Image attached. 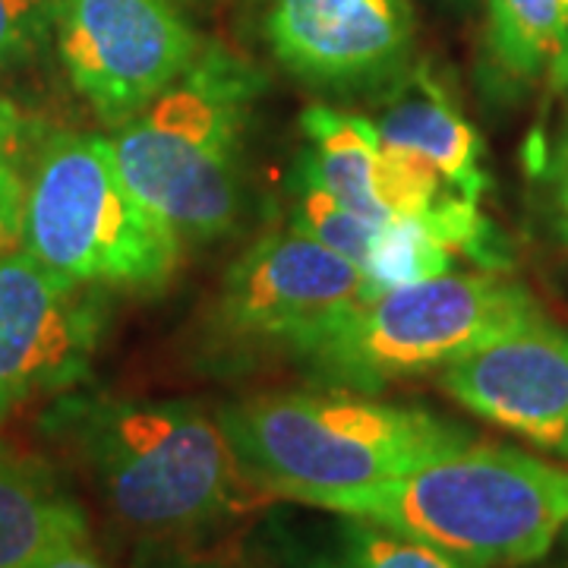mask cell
<instances>
[{
	"instance_id": "obj_15",
	"label": "cell",
	"mask_w": 568,
	"mask_h": 568,
	"mask_svg": "<svg viewBox=\"0 0 568 568\" xmlns=\"http://www.w3.org/2000/svg\"><path fill=\"white\" fill-rule=\"evenodd\" d=\"M487 48L508 80L568 77V17L562 0H487Z\"/></svg>"
},
{
	"instance_id": "obj_2",
	"label": "cell",
	"mask_w": 568,
	"mask_h": 568,
	"mask_svg": "<svg viewBox=\"0 0 568 568\" xmlns=\"http://www.w3.org/2000/svg\"><path fill=\"white\" fill-rule=\"evenodd\" d=\"M304 506L402 530L477 568H521L547 559L568 530V462L474 439L410 474Z\"/></svg>"
},
{
	"instance_id": "obj_5",
	"label": "cell",
	"mask_w": 568,
	"mask_h": 568,
	"mask_svg": "<svg viewBox=\"0 0 568 568\" xmlns=\"http://www.w3.org/2000/svg\"><path fill=\"white\" fill-rule=\"evenodd\" d=\"M20 246L67 282L159 291L186 244L126 186L108 136L54 130L32 159Z\"/></svg>"
},
{
	"instance_id": "obj_17",
	"label": "cell",
	"mask_w": 568,
	"mask_h": 568,
	"mask_svg": "<svg viewBox=\"0 0 568 568\" xmlns=\"http://www.w3.org/2000/svg\"><path fill=\"white\" fill-rule=\"evenodd\" d=\"M287 200H291V224L306 231L313 241H320L328 250H335L338 256H345L347 263H354L361 272L376 253L379 224L364 222L361 215H354L313 171V164L301 152V162L294 164L291 178H287Z\"/></svg>"
},
{
	"instance_id": "obj_22",
	"label": "cell",
	"mask_w": 568,
	"mask_h": 568,
	"mask_svg": "<svg viewBox=\"0 0 568 568\" xmlns=\"http://www.w3.org/2000/svg\"><path fill=\"white\" fill-rule=\"evenodd\" d=\"M39 568H111L108 562H102L92 547H89V540L85 544H70V547L58 549L51 559H44Z\"/></svg>"
},
{
	"instance_id": "obj_9",
	"label": "cell",
	"mask_w": 568,
	"mask_h": 568,
	"mask_svg": "<svg viewBox=\"0 0 568 568\" xmlns=\"http://www.w3.org/2000/svg\"><path fill=\"white\" fill-rule=\"evenodd\" d=\"M104 332V287L67 282L22 246H0V420L80 386Z\"/></svg>"
},
{
	"instance_id": "obj_12",
	"label": "cell",
	"mask_w": 568,
	"mask_h": 568,
	"mask_svg": "<svg viewBox=\"0 0 568 568\" xmlns=\"http://www.w3.org/2000/svg\"><path fill=\"white\" fill-rule=\"evenodd\" d=\"M301 126L310 142L304 155L313 171L354 215L386 227L417 209V178L405 162L388 155L376 121L313 104L304 111Z\"/></svg>"
},
{
	"instance_id": "obj_20",
	"label": "cell",
	"mask_w": 568,
	"mask_h": 568,
	"mask_svg": "<svg viewBox=\"0 0 568 568\" xmlns=\"http://www.w3.org/2000/svg\"><path fill=\"white\" fill-rule=\"evenodd\" d=\"M61 0H0V73L29 61L58 20Z\"/></svg>"
},
{
	"instance_id": "obj_23",
	"label": "cell",
	"mask_w": 568,
	"mask_h": 568,
	"mask_svg": "<svg viewBox=\"0 0 568 568\" xmlns=\"http://www.w3.org/2000/svg\"><path fill=\"white\" fill-rule=\"evenodd\" d=\"M552 568H568V530L562 534V540L556 544V562Z\"/></svg>"
},
{
	"instance_id": "obj_1",
	"label": "cell",
	"mask_w": 568,
	"mask_h": 568,
	"mask_svg": "<svg viewBox=\"0 0 568 568\" xmlns=\"http://www.w3.org/2000/svg\"><path fill=\"white\" fill-rule=\"evenodd\" d=\"M44 429L85 470L111 518L145 540L200 537L265 496L219 414L196 402L63 395Z\"/></svg>"
},
{
	"instance_id": "obj_13",
	"label": "cell",
	"mask_w": 568,
	"mask_h": 568,
	"mask_svg": "<svg viewBox=\"0 0 568 568\" xmlns=\"http://www.w3.org/2000/svg\"><path fill=\"white\" fill-rule=\"evenodd\" d=\"M383 145L395 155L436 171L470 203H480L489 190L480 133L467 123L452 92L426 67H417L388 95L376 118Z\"/></svg>"
},
{
	"instance_id": "obj_19",
	"label": "cell",
	"mask_w": 568,
	"mask_h": 568,
	"mask_svg": "<svg viewBox=\"0 0 568 568\" xmlns=\"http://www.w3.org/2000/svg\"><path fill=\"white\" fill-rule=\"evenodd\" d=\"M41 133L39 123L0 95V246H20L22 203Z\"/></svg>"
},
{
	"instance_id": "obj_8",
	"label": "cell",
	"mask_w": 568,
	"mask_h": 568,
	"mask_svg": "<svg viewBox=\"0 0 568 568\" xmlns=\"http://www.w3.org/2000/svg\"><path fill=\"white\" fill-rule=\"evenodd\" d=\"M369 294L345 256L287 224L246 246L212 306L215 338L231 347H284L338 320Z\"/></svg>"
},
{
	"instance_id": "obj_11",
	"label": "cell",
	"mask_w": 568,
	"mask_h": 568,
	"mask_svg": "<svg viewBox=\"0 0 568 568\" xmlns=\"http://www.w3.org/2000/svg\"><path fill=\"white\" fill-rule=\"evenodd\" d=\"M265 39L294 77L347 89L402 73L414 13L407 0H272Z\"/></svg>"
},
{
	"instance_id": "obj_25",
	"label": "cell",
	"mask_w": 568,
	"mask_h": 568,
	"mask_svg": "<svg viewBox=\"0 0 568 568\" xmlns=\"http://www.w3.org/2000/svg\"><path fill=\"white\" fill-rule=\"evenodd\" d=\"M566 89H568V77H566Z\"/></svg>"
},
{
	"instance_id": "obj_10",
	"label": "cell",
	"mask_w": 568,
	"mask_h": 568,
	"mask_svg": "<svg viewBox=\"0 0 568 568\" xmlns=\"http://www.w3.org/2000/svg\"><path fill=\"white\" fill-rule=\"evenodd\" d=\"M452 402L568 462V328L537 316L439 369Z\"/></svg>"
},
{
	"instance_id": "obj_21",
	"label": "cell",
	"mask_w": 568,
	"mask_h": 568,
	"mask_svg": "<svg viewBox=\"0 0 568 568\" xmlns=\"http://www.w3.org/2000/svg\"><path fill=\"white\" fill-rule=\"evenodd\" d=\"M547 203L556 234L568 244V121L556 145H552V152H549Z\"/></svg>"
},
{
	"instance_id": "obj_16",
	"label": "cell",
	"mask_w": 568,
	"mask_h": 568,
	"mask_svg": "<svg viewBox=\"0 0 568 568\" xmlns=\"http://www.w3.org/2000/svg\"><path fill=\"white\" fill-rule=\"evenodd\" d=\"M335 518L338 525L320 534V540L310 544L291 568H477L386 525L351 515Z\"/></svg>"
},
{
	"instance_id": "obj_24",
	"label": "cell",
	"mask_w": 568,
	"mask_h": 568,
	"mask_svg": "<svg viewBox=\"0 0 568 568\" xmlns=\"http://www.w3.org/2000/svg\"><path fill=\"white\" fill-rule=\"evenodd\" d=\"M562 7H566V17H568V0H562Z\"/></svg>"
},
{
	"instance_id": "obj_4",
	"label": "cell",
	"mask_w": 568,
	"mask_h": 568,
	"mask_svg": "<svg viewBox=\"0 0 568 568\" xmlns=\"http://www.w3.org/2000/svg\"><path fill=\"white\" fill-rule=\"evenodd\" d=\"M263 82L256 67L205 44L181 80L108 136L126 186L183 244H215L241 222V145Z\"/></svg>"
},
{
	"instance_id": "obj_6",
	"label": "cell",
	"mask_w": 568,
	"mask_h": 568,
	"mask_svg": "<svg viewBox=\"0 0 568 568\" xmlns=\"http://www.w3.org/2000/svg\"><path fill=\"white\" fill-rule=\"evenodd\" d=\"M544 316L518 282L496 272H446L369 294L287 354L320 383L373 395L395 379L455 364Z\"/></svg>"
},
{
	"instance_id": "obj_3",
	"label": "cell",
	"mask_w": 568,
	"mask_h": 568,
	"mask_svg": "<svg viewBox=\"0 0 568 568\" xmlns=\"http://www.w3.org/2000/svg\"><path fill=\"white\" fill-rule=\"evenodd\" d=\"M268 499L301 503L433 465L474 443L465 426L364 392H265L215 410Z\"/></svg>"
},
{
	"instance_id": "obj_7",
	"label": "cell",
	"mask_w": 568,
	"mask_h": 568,
	"mask_svg": "<svg viewBox=\"0 0 568 568\" xmlns=\"http://www.w3.org/2000/svg\"><path fill=\"white\" fill-rule=\"evenodd\" d=\"M54 32L73 89L111 126L155 102L205 48L174 0H61Z\"/></svg>"
},
{
	"instance_id": "obj_18",
	"label": "cell",
	"mask_w": 568,
	"mask_h": 568,
	"mask_svg": "<svg viewBox=\"0 0 568 568\" xmlns=\"http://www.w3.org/2000/svg\"><path fill=\"white\" fill-rule=\"evenodd\" d=\"M452 246L436 234V227L417 219H402L383 227L376 253L366 265V284L369 294H379L398 284L424 282L433 275H446L455 268ZM366 294V297H369Z\"/></svg>"
},
{
	"instance_id": "obj_14",
	"label": "cell",
	"mask_w": 568,
	"mask_h": 568,
	"mask_svg": "<svg viewBox=\"0 0 568 568\" xmlns=\"http://www.w3.org/2000/svg\"><path fill=\"white\" fill-rule=\"evenodd\" d=\"M89 540L77 496L41 458L0 446V568H39Z\"/></svg>"
}]
</instances>
